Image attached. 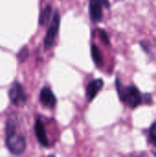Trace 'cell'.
<instances>
[{"label": "cell", "mask_w": 156, "mask_h": 157, "mask_svg": "<svg viewBox=\"0 0 156 157\" xmlns=\"http://www.w3.org/2000/svg\"><path fill=\"white\" fill-rule=\"evenodd\" d=\"M6 146L15 155H22L27 147L26 136L21 132L18 116L13 112L6 122Z\"/></svg>", "instance_id": "1"}, {"label": "cell", "mask_w": 156, "mask_h": 157, "mask_svg": "<svg viewBox=\"0 0 156 157\" xmlns=\"http://www.w3.org/2000/svg\"><path fill=\"white\" fill-rule=\"evenodd\" d=\"M116 89L118 92V95L120 97V99L121 102H123L126 106H128L131 109H135L138 106H140L142 103H143V100L147 98H144L141 93V91L137 88V86L131 85V86H123L119 78L117 76L116 78Z\"/></svg>", "instance_id": "2"}, {"label": "cell", "mask_w": 156, "mask_h": 157, "mask_svg": "<svg viewBox=\"0 0 156 157\" xmlns=\"http://www.w3.org/2000/svg\"><path fill=\"white\" fill-rule=\"evenodd\" d=\"M60 22H61V17L58 10L54 12V15L52 17V20L51 22V25L48 28L47 33L44 37V49L50 50L52 45L54 44L55 38L58 34L59 28H60Z\"/></svg>", "instance_id": "3"}, {"label": "cell", "mask_w": 156, "mask_h": 157, "mask_svg": "<svg viewBox=\"0 0 156 157\" xmlns=\"http://www.w3.org/2000/svg\"><path fill=\"white\" fill-rule=\"evenodd\" d=\"M8 97L10 102L17 107L23 106L24 104H26L28 99V96L23 86L18 82H15L11 86V87L8 90Z\"/></svg>", "instance_id": "4"}, {"label": "cell", "mask_w": 156, "mask_h": 157, "mask_svg": "<svg viewBox=\"0 0 156 157\" xmlns=\"http://www.w3.org/2000/svg\"><path fill=\"white\" fill-rule=\"evenodd\" d=\"M103 6L106 8L110 7L108 0H89V16L94 23H98L103 17Z\"/></svg>", "instance_id": "5"}, {"label": "cell", "mask_w": 156, "mask_h": 157, "mask_svg": "<svg viewBox=\"0 0 156 157\" xmlns=\"http://www.w3.org/2000/svg\"><path fill=\"white\" fill-rule=\"evenodd\" d=\"M34 132H35V135H36V138H37L39 144L41 146L48 148L50 146V142H49V139L47 136V132L45 130L44 123L40 118H38L35 121Z\"/></svg>", "instance_id": "6"}, {"label": "cell", "mask_w": 156, "mask_h": 157, "mask_svg": "<svg viewBox=\"0 0 156 157\" xmlns=\"http://www.w3.org/2000/svg\"><path fill=\"white\" fill-rule=\"evenodd\" d=\"M40 101L43 107L52 109L55 107L57 99L55 95L49 86H43L40 92Z\"/></svg>", "instance_id": "7"}, {"label": "cell", "mask_w": 156, "mask_h": 157, "mask_svg": "<svg viewBox=\"0 0 156 157\" xmlns=\"http://www.w3.org/2000/svg\"><path fill=\"white\" fill-rule=\"evenodd\" d=\"M103 86H104V81L100 78L90 81L87 84L86 89V95L87 100L91 102L95 98V97L98 94V92L102 89Z\"/></svg>", "instance_id": "8"}, {"label": "cell", "mask_w": 156, "mask_h": 157, "mask_svg": "<svg viewBox=\"0 0 156 157\" xmlns=\"http://www.w3.org/2000/svg\"><path fill=\"white\" fill-rule=\"evenodd\" d=\"M91 56H92V59L97 66L100 67L103 65V63H104L103 55H102L98 46L95 43L91 44Z\"/></svg>", "instance_id": "9"}, {"label": "cell", "mask_w": 156, "mask_h": 157, "mask_svg": "<svg viewBox=\"0 0 156 157\" xmlns=\"http://www.w3.org/2000/svg\"><path fill=\"white\" fill-rule=\"evenodd\" d=\"M51 12H52L51 6V5H47L45 6V8L42 10V12L40 13V15L39 24L40 26H45L48 23V21H49V19H50V17L51 16Z\"/></svg>", "instance_id": "10"}, {"label": "cell", "mask_w": 156, "mask_h": 157, "mask_svg": "<svg viewBox=\"0 0 156 157\" xmlns=\"http://www.w3.org/2000/svg\"><path fill=\"white\" fill-rule=\"evenodd\" d=\"M29 48H28L27 46H24V47H22L21 50L17 52V60H18L20 63H24V62L29 58Z\"/></svg>", "instance_id": "11"}, {"label": "cell", "mask_w": 156, "mask_h": 157, "mask_svg": "<svg viewBox=\"0 0 156 157\" xmlns=\"http://www.w3.org/2000/svg\"><path fill=\"white\" fill-rule=\"evenodd\" d=\"M149 141L154 146H156V121L152 124L149 130Z\"/></svg>", "instance_id": "12"}, {"label": "cell", "mask_w": 156, "mask_h": 157, "mask_svg": "<svg viewBox=\"0 0 156 157\" xmlns=\"http://www.w3.org/2000/svg\"><path fill=\"white\" fill-rule=\"evenodd\" d=\"M98 31H99V36H100L101 40H102L106 45H109V44H110V40H109V38H108L107 32H106L104 29H98Z\"/></svg>", "instance_id": "13"}, {"label": "cell", "mask_w": 156, "mask_h": 157, "mask_svg": "<svg viewBox=\"0 0 156 157\" xmlns=\"http://www.w3.org/2000/svg\"><path fill=\"white\" fill-rule=\"evenodd\" d=\"M154 155H155V156H156V152H155V153H154Z\"/></svg>", "instance_id": "14"}]
</instances>
